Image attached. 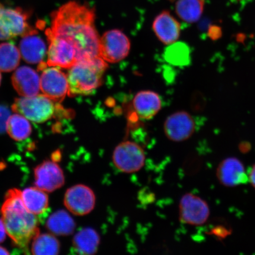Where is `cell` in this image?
<instances>
[{
    "label": "cell",
    "mask_w": 255,
    "mask_h": 255,
    "mask_svg": "<svg viewBox=\"0 0 255 255\" xmlns=\"http://www.w3.org/2000/svg\"><path fill=\"white\" fill-rule=\"evenodd\" d=\"M34 175L35 186L46 192H53L65 183L62 169L54 161L46 160L38 165Z\"/></svg>",
    "instance_id": "obj_13"
},
{
    "label": "cell",
    "mask_w": 255,
    "mask_h": 255,
    "mask_svg": "<svg viewBox=\"0 0 255 255\" xmlns=\"http://www.w3.org/2000/svg\"><path fill=\"white\" fill-rule=\"evenodd\" d=\"M29 15L20 8H7L0 4V40L37 33L28 23Z\"/></svg>",
    "instance_id": "obj_5"
},
{
    "label": "cell",
    "mask_w": 255,
    "mask_h": 255,
    "mask_svg": "<svg viewBox=\"0 0 255 255\" xmlns=\"http://www.w3.org/2000/svg\"><path fill=\"white\" fill-rule=\"evenodd\" d=\"M1 73H0V84H1Z\"/></svg>",
    "instance_id": "obj_32"
},
{
    "label": "cell",
    "mask_w": 255,
    "mask_h": 255,
    "mask_svg": "<svg viewBox=\"0 0 255 255\" xmlns=\"http://www.w3.org/2000/svg\"><path fill=\"white\" fill-rule=\"evenodd\" d=\"M95 20L94 8L69 1L53 12L52 26L46 33L71 43L77 54L78 62L93 58L99 56L100 39Z\"/></svg>",
    "instance_id": "obj_1"
},
{
    "label": "cell",
    "mask_w": 255,
    "mask_h": 255,
    "mask_svg": "<svg viewBox=\"0 0 255 255\" xmlns=\"http://www.w3.org/2000/svg\"><path fill=\"white\" fill-rule=\"evenodd\" d=\"M21 53L14 44H0V71L9 72L14 71L20 63Z\"/></svg>",
    "instance_id": "obj_25"
},
{
    "label": "cell",
    "mask_w": 255,
    "mask_h": 255,
    "mask_svg": "<svg viewBox=\"0 0 255 255\" xmlns=\"http://www.w3.org/2000/svg\"><path fill=\"white\" fill-rule=\"evenodd\" d=\"M9 252L5 248L0 246V255H9Z\"/></svg>",
    "instance_id": "obj_31"
},
{
    "label": "cell",
    "mask_w": 255,
    "mask_h": 255,
    "mask_svg": "<svg viewBox=\"0 0 255 255\" xmlns=\"http://www.w3.org/2000/svg\"><path fill=\"white\" fill-rule=\"evenodd\" d=\"M210 215V207L205 200L192 193H186L181 197L179 203L181 222L191 226H202L208 221Z\"/></svg>",
    "instance_id": "obj_8"
},
{
    "label": "cell",
    "mask_w": 255,
    "mask_h": 255,
    "mask_svg": "<svg viewBox=\"0 0 255 255\" xmlns=\"http://www.w3.org/2000/svg\"><path fill=\"white\" fill-rule=\"evenodd\" d=\"M100 234L92 228H85L76 233L73 238V250L76 253L83 255H94L100 247Z\"/></svg>",
    "instance_id": "obj_18"
},
{
    "label": "cell",
    "mask_w": 255,
    "mask_h": 255,
    "mask_svg": "<svg viewBox=\"0 0 255 255\" xmlns=\"http://www.w3.org/2000/svg\"><path fill=\"white\" fill-rule=\"evenodd\" d=\"M130 42L122 31L118 29L105 32L100 39L99 56L105 62L117 63L128 55Z\"/></svg>",
    "instance_id": "obj_7"
},
{
    "label": "cell",
    "mask_w": 255,
    "mask_h": 255,
    "mask_svg": "<svg viewBox=\"0 0 255 255\" xmlns=\"http://www.w3.org/2000/svg\"><path fill=\"white\" fill-rule=\"evenodd\" d=\"M60 251V244L55 236L39 234L32 241L31 251L35 255H56Z\"/></svg>",
    "instance_id": "obj_23"
},
{
    "label": "cell",
    "mask_w": 255,
    "mask_h": 255,
    "mask_svg": "<svg viewBox=\"0 0 255 255\" xmlns=\"http://www.w3.org/2000/svg\"><path fill=\"white\" fill-rule=\"evenodd\" d=\"M108 68L107 62L100 56L76 62L69 68L67 75L68 95L73 97L93 93L102 85Z\"/></svg>",
    "instance_id": "obj_3"
},
{
    "label": "cell",
    "mask_w": 255,
    "mask_h": 255,
    "mask_svg": "<svg viewBox=\"0 0 255 255\" xmlns=\"http://www.w3.org/2000/svg\"><path fill=\"white\" fill-rule=\"evenodd\" d=\"M164 130L165 135L170 141H185L192 136L195 132V121L186 111L176 112L165 120Z\"/></svg>",
    "instance_id": "obj_12"
},
{
    "label": "cell",
    "mask_w": 255,
    "mask_h": 255,
    "mask_svg": "<svg viewBox=\"0 0 255 255\" xmlns=\"http://www.w3.org/2000/svg\"><path fill=\"white\" fill-rule=\"evenodd\" d=\"M45 68L40 77V90L44 95L57 103H60L68 95L67 75L57 68Z\"/></svg>",
    "instance_id": "obj_10"
},
{
    "label": "cell",
    "mask_w": 255,
    "mask_h": 255,
    "mask_svg": "<svg viewBox=\"0 0 255 255\" xmlns=\"http://www.w3.org/2000/svg\"><path fill=\"white\" fill-rule=\"evenodd\" d=\"M96 195L93 190L86 185H74L66 191L64 205L68 211L78 216L88 215L96 205Z\"/></svg>",
    "instance_id": "obj_9"
},
{
    "label": "cell",
    "mask_w": 255,
    "mask_h": 255,
    "mask_svg": "<svg viewBox=\"0 0 255 255\" xmlns=\"http://www.w3.org/2000/svg\"><path fill=\"white\" fill-rule=\"evenodd\" d=\"M248 180L252 186L255 189V164L252 167L250 173L248 174Z\"/></svg>",
    "instance_id": "obj_30"
},
{
    "label": "cell",
    "mask_w": 255,
    "mask_h": 255,
    "mask_svg": "<svg viewBox=\"0 0 255 255\" xmlns=\"http://www.w3.org/2000/svg\"><path fill=\"white\" fill-rule=\"evenodd\" d=\"M12 84L19 95L23 97H33L40 90V78L33 69L21 66L16 70L11 78Z\"/></svg>",
    "instance_id": "obj_15"
},
{
    "label": "cell",
    "mask_w": 255,
    "mask_h": 255,
    "mask_svg": "<svg viewBox=\"0 0 255 255\" xmlns=\"http://www.w3.org/2000/svg\"><path fill=\"white\" fill-rule=\"evenodd\" d=\"M7 235L4 223L2 219H0V243L4 241Z\"/></svg>",
    "instance_id": "obj_29"
},
{
    "label": "cell",
    "mask_w": 255,
    "mask_h": 255,
    "mask_svg": "<svg viewBox=\"0 0 255 255\" xmlns=\"http://www.w3.org/2000/svg\"><path fill=\"white\" fill-rule=\"evenodd\" d=\"M216 177L220 183L228 187H237L249 181L244 164L235 157H229L220 162Z\"/></svg>",
    "instance_id": "obj_14"
},
{
    "label": "cell",
    "mask_w": 255,
    "mask_h": 255,
    "mask_svg": "<svg viewBox=\"0 0 255 255\" xmlns=\"http://www.w3.org/2000/svg\"><path fill=\"white\" fill-rule=\"evenodd\" d=\"M46 34L50 42L47 52L48 66L69 69L78 62L77 54L71 43L63 38Z\"/></svg>",
    "instance_id": "obj_11"
},
{
    "label": "cell",
    "mask_w": 255,
    "mask_h": 255,
    "mask_svg": "<svg viewBox=\"0 0 255 255\" xmlns=\"http://www.w3.org/2000/svg\"><path fill=\"white\" fill-rule=\"evenodd\" d=\"M205 0H177L175 11L181 20L193 23L198 21L202 16Z\"/></svg>",
    "instance_id": "obj_22"
},
{
    "label": "cell",
    "mask_w": 255,
    "mask_h": 255,
    "mask_svg": "<svg viewBox=\"0 0 255 255\" xmlns=\"http://www.w3.org/2000/svg\"><path fill=\"white\" fill-rule=\"evenodd\" d=\"M10 117V111L7 107L0 106V135L6 131V127L8 119Z\"/></svg>",
    "instance_id": "obj_27"
},
{
    "label": "cell",
    "mask_w": 255,
    "mask_h": 255,
    "mask_svg": "<svg viewBox=\"0 0 255 255\" xmlns=\"http://www.w3.org/2000/svg\"><path fill=\"white\" fill-rule=\"evenodd\" d=\"M112 158L118 170L124 173L131 174L138 172L144 166L146 155L138 143L126 141L115 148Z\"/></svg>",
    "instance_id": "obj_6"
},
{
    "label": "cell",
    "mask_w": 255,
    "mask_h": 255,
    "mask_svg": "<svg viewBox=\"0 0 255 255\" xmlns=\"http://www.w3.org/2000/svg\"><path fill=\"white\" fill-rule=\"evenodd\" d=\"M1 213L7 235L15 246L27 250L40 230L37 216L25 208L21 191L12 189L7 191Z\"/></svg>",
    "instance_id": "obj_2"
},
{
    "label": "cell",
    "mask_w": 255,
    "mask_h": 255,
    "mask_svg": "<svg viewBox=\"0 0 255 255\" xmlns=\"http://www.w3.org/2000/svg\"><path fill=\"white\" fill-rule=\"evenodd\" d=\"M36 34L24 36L20 43L21 56L25 62L31 64L41 63L46 55V44Z\"/></svg>",
    "instance_id": "obj_19"
},
{
    "label": "cell",
    "mask_w": 255,
    "mask_h": 255,
    "mask_svg": "<svg viewBox=\"0 0 255 255\" xmlns=\"http://www.w3.org/2000/svg\"><path fill=\"white\" fill-rule=\"evenodd\" d=\"M152 28L158 39L167 45L176 42L180 34V24L170 12L163 11L155 18Z\"/></svg>",
    "instance_id": "obj_16"
},
{
    "label": "cell",
    "mask_w": 255,
    "mask_h": 255,
    "mask_svg": "<svg viewBox=\"0 0 255 255\" xmlns=\"http://www.w3.org/2000/svg\"><path fill=\"white\" fill-rule=\"evenodd\" d=\"M46 228L52 234L59 237H68L75 232L76 223L69 213L60 210L49 216Z\"/></svg>",
    "instance_id": "obj_20"
},
{
    "label": "cell",
    "mask_w": 255,
    "mask_h": 255,
    "mask_svg": "<svg viewBox=\"0 0 255 255\" xmlns=\"http://www.w3.org/2000/svg\"><path fill=\"white\" fill-rule=\"evenodd\" d=\"M164 56L167 62L177 66L189 65L191 61L190 48L183 42L171 44L165 49Z\"/></svg>",
    "instance_id": "obj_26"
},
{
    "label": "cell",
    "mask_w": 255,
    "mask_h": 255,
    "mask_svg": "<svg viewBox=\"0 0 255 255\" xmlns=\"http://www.w3.org/2000/svg\"><path fill=\"white\" fill-rule=\"evenodd\" d=\"M29 121L21 114H14L9 117L6 127V132L16 141H23L31 133Z\"/></svg>",
    "instance_id": "obj_24"
},
{
    "label": "cell",
    "mask_w": 255,
    "mask_h": 255,
    "mask_svg": "<svg viewBox=\"0 0 255 255\" xmlns=\"http://www.w3.org/2000/svg\"><path fill=\"white\" fill-rule=\"evenodd\" d=\"M133 107L140 119L150 120L161 110V98L154 92L140 91L133 98Z\"/></svg>",
    "instance_id": "obj_17"
},
{
    "label": "cell",
    "mask_w": 255,
    "mask_h": 255,
    "mask_svg": "<svg viewBox=\"0 0 255 255\" xmlns=\"http://www.w3.org/2000/svg\"><path fill=\"white\" fill-rule=\"evenodd\" d=\"M22 199L25 208L33 215H41L49 207V197L46 191L36 187L27 188L21 191Z\"/></svg>",
    "instance_id": "obj_21"
},
{
    "label": "cell",
    "mask_w": 255,
    "mask_h": 255,
    "mask_svg": "<svg viewBox=\"0 0 255 255\" xmlns=\"http://www.w3.org/2000/svg\"><path fill=\"white\" fill-rule=\"evenodd\" d=\"M62 107L45 95H37L16 99L12 110L32 122L43 123L57 116Z\"/></svg>",
    "instance_id": "obj_4"
},
{
    "label": "cell",
    "mask_w": 255,
    "mask_h": 255,
    "mask_svg": "<svg viewBox=\"0 0 255 255\" xmlns=\"http://www.w3.org/2000/svg\"><path fill=\"white\" fill-rule=\"evenodd\" d=\"M208 35L212 39L217 40L222 36L221 28L216 25H213L209 28Z\"/></svg>",
    "instance_id": "obj_28"
},
{
    "label": "cell",
    "mask_w": 255,
    "mask_h": 255,
    "mask_svg": "<svg viewBox=\"0 0 255 255\" xmlns=\"http://www.w3.org/2000/svg\"><path fill=\"white\" fill-rule=\"evenodd\" d=\"M170 1L173 2L174 1H176V0H170Z\"/></svg>",
    "instance_id": "obj_33"
}]
</instances>
